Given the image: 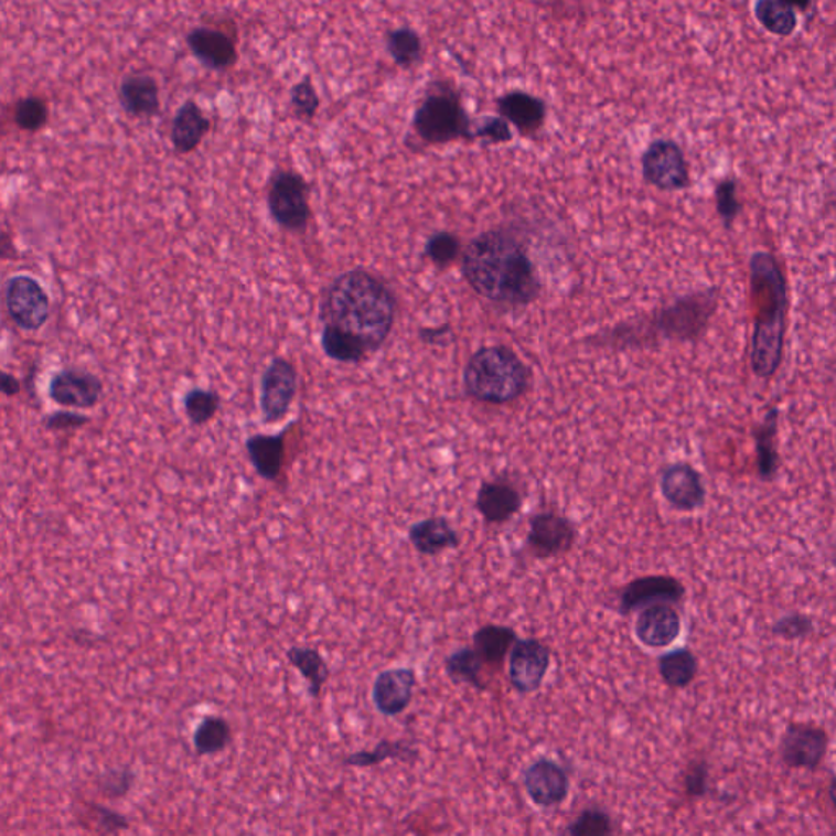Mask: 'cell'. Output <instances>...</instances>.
<instances>
[{"label":"cell","instance_id":"d590c367","mask_svg":"<svg viewBox=\"0 0 836 836\" xmlns=\"http://www.w3.org/2000/svg\"><path fill=\"white\" fill-rule=\"evenodd\" d=\"M50 118L46 100L42 97H25L17 101L13 108V121L22 131L39 132L42 131Z\"/></svg>","mask_w":836,"mask_h":836},{"label":"cell","instance_id":"f907efd6","mask_svg":"<svg viewBox=\"0 0 836 836\" xmlns=\"http://www.w3.org/2000/svg\"><path fill=\"white\" fill-rule=\"evenodd\" d=\"M828 795H830L832 804L836 808V774L830 778V784H828Z\"/></svg>","mask_w":836,"mask_h":836},{"label":"cell","instance_id":"9a60e30c","mask_svg":"<svg viewBox=\"0 0 836 836\" xmlns=\"http://www.w3.org/2000/svg\"><path fill=\"white\" fill-rule=\"evenodd\" d=\"M104 393L100 377L84 369H63L50 383V397L61 407L69 409H92L97 406Z\"/></svg>","mask_w":836,"mask_h":836},{"label":"cell","instance_id":"f1b7e54d","mask_svg":"<svg viewBox=\"0 0 836 836\" xmlns=\"http://www.w3.org/2000/svg\"><path fill=\"white\" fill-rule=\"evenodd\" d=\"M516 641L518 637L512 628L489 624V626L481 628L475 632L474 649L485 664L499 667L505 661L506 655L512 652Z\"/></svg>","mask_w":836,"mask_h":836},{"label":"cell","instance_id":"4fadbf2b","mask_svg":"<svg viewBox=\"0 0 836 836\" xmlns=\"http://www.w3.org/2000/svg\"><path fill=\"white\" fill-rule=\"evenodd\" d=\"M576 538L577 529L572 522L556 513H538L529 519L528 546L539 559L569 553Z\"/></svg>","mask_w":836,"mask_h":836},{"label":"cell","instance_id":"ac0fdd59","mask_svg":"<svg viewBox=\"0 0 836 836\" xmlns=\"http://www.w3.org/2000/svg\"><path fill=\"white\" fill-rule=\"evenodd\" d=\"M526 793L544 808L562 804L569 795V776L556 761L539 758L523 774Z\"/></svg>","mask_w":836,"mask_h":836},{"label":"cell","instance_id":"277c9868","mask_svg":"<svg viewBox=\"0 0 836 836\" xmlns=\"http://www.w3.org/2000/svg\"><path fill=\"white\" fill-rule=\"evenodd\" d=\"M479 121L468 114L462 92L451 81L435 79L425 88L414 110L412 129L428 146L454 141H475Z\"/></svg>","mask_w":836,"mask_h":836},{"label":"cell","instance_id":"52a82bcc","mask_svg":"<svg viewBox=\"0 0 836 836\" xmlns=\"http://www.w3.org/2000/svg\"><path fill=\"white\" fill-rule=\"evenodd\" d=\"M719 296L716 290L699 291L678 299L658 318V329L668 339L695 340L705 334L716 314Z\"/></svg>","mask_w":836,"mask_h":836},{"label":"cell","instance_id":"7bdbcfd3","mask_svg":"<svg viewBox=\"0 0 836 836\" xmlns=\"http://www.w3.org/2000/svg\"><path fill=\"white\" fill-rule=\"evenodd\" d=\"M135 771L131 768L104 771L98 778V787L108 797H124L135 784Z\"/></svg>","mask_w":836,"mask_h":836},{"label":"cell","instance_id":"b9f144b4","mask_svg":"<svg viewBox=\"0 0 836 836\" xmlns=\"http://www.w3.org/2000/svg\"><path fill=\"white\" fill-rule=\"evenodd\" d=\"M460 239L451 233L435 234L428 239L427 247H425V254L438 267H447L460 255Z\"/></svg>","mask_w":836,"mask_h":836},{"label":"cell","instance_id":"d6a6232c","mask_svg":"<svg viewBox=\"0 0 836 836\" xmlns=\"http://www.w3.org/2000/svg\"><path fill=\"white\" fill-rule=\"evenodd\" d=\"M233 740L229 722L221 716L203 717L193 733V746L199 754H216L226 750Z\"/></svg>","mask_w":836,"mask_h":836},{"label":"cell","instance_id":"1f68e13d","mask_svg":"<svg viewBox=\"0 0 836 836\" xmlns=\"http://www.w3.org/2000/svg\"><path fill=\"white\" fill-rule=\"evenodd\" d=\"M387 54L400 69H410L424 57V40L412 26L389 30L384 39Z\"/></svg>","mask_w":836,"mask_h":836},{"label":"cell","instance_id":"ab89813d","mask_svg":"<svg viewBox=\"0 0 836 836\" xmlns=\"http://www.w3.org/2000/svg\"><path fill=\"white\" fill-rule=\"evenodd\" d=\"M290 100L299 120H314L319 108H321V98H319L318 90L309 77L293 85L290 92Z\"/></svg>","mask_w":836,"mask_h":836},{"label":"cell","instance_id":"bcb514c9","mask_svg":"<svg viewBox=\"0 0 836 836\" xmlns=\"http://www.w3.org/2000/svg\"><path fill=\"white\" fill-rule=\"evenodd\" d=\"M88 418L73 412H57L46 418L47 430L64 431L84 427Z\"/></svg>","mask_w":836,"mask_h":836},{"label":"cell","instance_id":"4316f807","mask_svg":"<svg viewBox=\"0 0 836 836\" xmlns=\"http://www.w3.org/2000/svg\"><path fill=\"white\" fill-rule=\"evenodd\" d=\"M778 417L780 414L776 409L768 410L767 417L758 425L757 433H754L758 475L764 482L773 481L780 468V454L776 450Z\"/></svg>","mask_w":836,"mask_h":836},{"label":"cell","instance_id":"2e32d148","mask_svg":"<svg viewBox=\"0 0 836 836\" xmlns=\"http://www.w3.org/2000/svg\"><path fill=\"white\" fill-rule=\"evenodd\" d=\"M686 588L675 577H639L623 588L620 594V611L623 614L641 611L654 603H679L685 598Z\"/></svg>","mask_w":836,"mask_h":836},{"label":"cell","instance_id":"3957f363","mask_svg":"<svg viewBox=\"0 0 836 836\" xmlns=\"http://www.w3.org/2000/svg\"><path fill=\"white\" fill-rule=\"evenodd\" d=\"M750 281L757 318L752 336V369L761 379H770L783 362L786 283L773 255L754 251L750 258Z\"/></svg>","mask_w":836,"mask_h":836},{"label":"cell","instance_id":"cb8c5ba5","mask_svg":"<svg viewBox=\"0 0 836 836\" xmlns=\"http://www.w3.org/2000/svg\"><path fill=\"white\" fill-rule=\"evenodd\" d=\"M485 522L501 525L508 522L522 508V495L508 482L492 481L482 484L475 501Z\"/></svg>","mask_w":836,"mask_h":836},{"label":"cell","instance_id":"30bf717a","mask_svg":"<svg viewBox=\"0 0 836 836\" xmlns=\"http://www.w3.org/2000/svg\"><path fill=\"white\" fill-rule=\"evenodd\" d=\"M827 730L807 722H793L784 729L780 740V758L790 770L815 771L827 758Z\"/></svg>","mask_w":836,"mask_h":836},{"label":"cell","instance_id":"7402d4cb","mask_svg":"<svg viewBox=\"0 0 836 836\" xmlns=\"http://www.w3.org/2000/svg\"><path fill=\"white\" fill-rule=\"evenodd\" d=\"M121 107L129 117L151 118L161 110V92L154 77L149 74L126 76L118 90Z\"/></svg>","mask_w":836,"mask_h":836},{"label":"cell","instance_id":"9c48e42d","mask_svg":"<svg viewBox=\"0 0 836 836\" xmlns=\"http://www.w3.org/2000/svg\"><path fill=\"white\" fill-rule=\"evenodd\" d=\"M645 182L664 192H675L689 185V168L682 146L673 139H655L641 159Z\"/></svg>","mask_w":836,"mask_h":836},{"label":"cell","instance_id":"ba28073f","mask_svg":"<svg viewBox=\"0 0 836 836\" xmlns=\"http://www.w3.org/2000/svg\"><path fill=\"white\" fill-rule=\"evenodd\" d=\"M6 306L17 328L39 332L51 318V301L40 281L29 275H17L7 281Z\"/></svg>","mask_w":836,"mask_h":836},{"label":"cell","instance_id":"83f0119b","mask_svg":"<svg viewBox=\"0 0 836 836\" xmlns=\"http://www.w3.org/2000/svg\"><path fill=\"white\" fill-rule=\"evenodd\" d=\"M657 664L662 679L672 689L688 688L698 676V657L686 647L675 649L661 655Z\"/></svg>","mask_w":836,"mask_h":836},{"label":"cell","instance_id":"e0dca14e","mask_svg":"<svg viewBox=\"0 0 836 836\" xmlns=\"http://www.w3.org/2000/svg\"><path fill=\"white\" fill-rule=\"evenodd\" d=\"M495 108H497L499 117L515 126L523 138L538 135L546 125V101L533 95L532 92L519 90V88L508 90L497 98Z\"/></svg>","mask_w":836,"mask_h":836},{"label":"cell","instance_id":"7c38bea8","mask_svg":"<svg viewBox=\"0 0 836 836\" xmlns=\"http://www.w3.org/2000/svg\"><path fill=\"white\" fill-rule=\"evenodd\" d=\"M550 667V652L538 639L516 641L510 652L508 676L513 688L523 695L542 688Z\"/></svg>","mask_w":836,"mask_h":836},{"label":"cell","instance_id":"60d3db41","mask_svg":"<svg viewBox=\"0 0 836 836\" xmlns=\"http://www.w3.org/2000/svg\"><path fill=\"white\" fill-rule=\"evenodd\" d=\"M716 208L720 219L726 227H730L742 211L739 199H737L736 179H724L716 186Z\"/></svg>","mask_w":836,"mask_h":836},{"label":"cell","instance_id":"603a6c76","mask_svg":"<svg viewBox=\"0 0 836 836\" xmlns=\"http://www.w3.org/2000/svg\"><path fill=\"white\" fill-rule=\"evenodd\" d=\"M211 129V121L195 100H186L176 110L170 126V141L179 154H192Z\"/></svg>","mask_w":836,"mask_h":836},{"label":"cell","instance_id":"e575fe53","mask_svg":"<svg viewBox=\"0 0 836 836\" xmlns=\"http://www.w3.org/2000/svg\"><path fill=\"white\" fill-rule=\"evenodd\" d=\"M416 754L417 753L414 752L410 747H407L406 743L384 740V742H381L375 750L349 754V757L343 760V763L356 768L376 767V764L390 760V758L410 761Z\"/></svg>","mask_w":836,"mask_h":836},{"label":"cell","instance_id":"44dd1931","mask_svg":"<svg viewBox=\"0 0 836 836\" xmlns=\"http://www.w3.org/2000/svg\"><path fill=\"white\" fill-rule=\"evenodd\" d=\"M193 56L213 71H226L239 60L236 43L221 30L199 26L186 35Z\"/></svg>","mask_w":836,"mask_h":836},{"label":"cell","instance_id":"5bb4252c","mask_svg":"<svg viewBox=\"0 0 836 836\" xmlns=\"http://www.w3.org/2000/svg\"><path fill=\"white\" fill-rule=\"evenodd\" d=\"M661 491L665 501L678 512H695L706 502L701 474L688 462H675L662 471Z\"/></svg>","mask_w":836,"mask_h":836},{"label":"cell","instance_id":"8d00e7d4","mask_svg":"<svg viewBox=\"0 0 836 836\" xmlns=\"http://www.w3.org/2000/svg\"><path fill=\"white\" fill-rule=\"evenodd\" d=\"M219 396L213 390L192 389L185 396V414L192 425H205L219 410Z\"/></svg>","mask_w":836,"mask_h":836},{"label":"cell","instance_id":"4dcf8cb0","mask_svg":"<svg viewBox=\"0 0 836 836\" xmlns=\"http://www.w3.org/2000/svg\"><path fill=\"white\" fill-rule=\"evenodd\" d=\"M754 17L767 32L780 39H787L797 29V13L784 0H757Z\"/></svg>","mask_w":836,"mask_h":836},{"label":"cell","instance_id":"5b68a950","mask_svg":"<svg viewBox=\"0 0 836 836\" xmlns=\"http://www.w3.org/2000/svg\"><path fill=\"white\" fill-rule=\"evenodd\" d=\"M525 363L505 346H485L472 355L464 369V389L474 399L508 404L528 389Z\"/></svg>","mask_w":836,"mask_h":836},{"label":"cell","instance_id":"836d02e7","mask_svg":"<svg viewBox=\"0 0 836 836\" xmlns=\"http://www.w3.org/2000/svg\"><path fill=\"white\" fill-rule=\"evenodd\" d=\"M482 662L484 661L474 647H462L448 655L444 667L454 682L468 683L474 688L485 689L481 678Z\"/></svg>","mask_w":836,"mask_h":836},{"label":"cell","instance_id":"681fc988","mask_svg":"<svg viewBox=\"0 0 836 836\" xmlns=\"http://www.w3.org/2000/svg\"><path fill=\"white\" fill-rule=\"evenodd\" d=\"M784 2L790 3L802 13H807L814 7V0H784Z\"/></svg>","mask_w":836,"mask_h":836},{"label":"cell","instance_id":"484cf974","mask_svg":"<svg viewBox=\"0 0 836 836\" xmlns=\"http://www.w3.org/2000/svg\"><path fill=\"white\" fill-rule=\"evenodd\" d=\"M247 454L255 471L265 481L280 478L285 461V433L254 435L246 443Z\"/></svg>","mask_w":836,"mask_h":836},{"label":"cell","instance_id":"c3c4849f","mask_svg":"<svg viewBox=\"0 0 836 836\" xmlns=\"http://www.w3.org/2000/svg\"><path fill=\"white\" fill-rule=\"evenodd\" d=\"M0 389H2V393L6 394L7 397H12L20 393L22 386H20V381L17 379L15 376L9 375V373H2V375H0Z\"/></svg>","mask_w":836,"mask_h":836},{"label":"cell","instance_id":"ffe728a7","mask_svg":"<svg viewBox=\"0 0 836 836\" xmlns=\"http://www.w3.org/2000/svg\"><path fill=\"white\" fill-rule=\"evenodd\" d=\"M417 686V675L412 668H389L376 676L373 685V703L377 711L387 717H396L409 708Z\"/></svg>","mask_w":836,"mask_h":836},{"label":"cell","instance_id":"6da1fadb","mask_svg":"<svg viewBox=\"0 0 836 836\" xmlns=\"http://www.w3.org/2000/svg\"><path fill=\"white\" fill-rule=\"evenodd\" d=\"M321 343L340 363H360L386 342L396 321V299L366 270L336 277L321 302Z\"/></svg>","mask_w":836,"mask_h":836},{"label":"cell","instance_id":"d4e9b609","mask_svg":"<svg viewBox=\"0 0 836 836\" xmlns=\"http://www.w3.org/2000/svg\"><path fill=\"white\" fill-rule=\"evenodd\" d=\"M409 539L418 553L425 556H437L447 549L460 546V535L447 518L421 519L409 529Z\"/></svg>","mask_w":836,"mask_h":836},{"label":"cell","instance_id":"d6986e66","mask_svg":"<svg viewBox=\"0 0 836 836\" xmlns=\"http://www.w3.org/2000/svg\"><path fill=\"white\" fill-rule=\"evenodd\" d=\"M635 637L649 649H665L682 634V617L673 603L642 608L634 624Z\"/></svg>","mask_w":836,"mask_h":836},{"label":"cell","instance_id":"74e56055","mask_svg":"<svg viewBox=\"0 0 836 836\" xmlns=\"http://www.w3.org/2000/svg\"><path fill=\"white\" fill-rule=\"evenodd\" d=\"M814 632V620L801 611L783 614L771 624V634L784 641H802Z\"/></svg>","mask_w":836,"mask_h":836},{"label":"cell","instance_id":"f35d334b","mask_svg":"<svg viewBox=\"0 0 836 836\" xmlns=\"http://www.w3.org/2000/svg\"><path fill=\"white\" fill-rule=\"evenodd\" d=\"M613 821L607 812L587 808L567 827L570 836H604L613 834Z\"/></svg>","mask_w":836,"mask_h":836},{"label":"cell","instance_id":"ee69618b","mask_svg":"<svg viewBox=\"0 0 836 836\" xmlns=\"http://www.w3.org/2000/svg\"><path fill=\"white\" fill-rule=\"evenodd\" d=\"M709 790V767L705 760L689 764L685 774V791L688 797H705Z\"/></svg>","mask_w":836,"mask_h":836},{"label":"cell","instance_id":"7a4b0ae2","mask_svg":"<svg viewBox=\"0 0 836 836\" xmlns=\"http://www.w3.org/2000/svg\"><path fill=\"white\" fill-rule=\"evenodd\" d=\"M462 267L475 293L501 304H528L542 290L525 246L505 231L475 237L464 251Z\"/></svg>","mask_w":836,"mask_h":836},{"label":"cell","instance_id":"8fae6325","mask_svg":"<svg viewBox=\"0 0 836 836\" xmlns=\"http://www.w3.org/2000/svg\"><path fill=\"white\" fill-rule=\"evenodd\" d=\"M298 393V369L290 360L275 358L265 369L260 386V409L267 424L283 420Z\"/></svg>","mask_w":836,"mask_h":836},{"label":"cell","instance_id":"7dc6e473","mask_svg":"<svg viewBox=\"0 0 836 836\" xmlns=\"http://www.w3.org/2000/svg\"><path fill=\"white\" fill-rule=\"evenodd\" d=\"M95 808V814L98 817V824L107 832H120L128 828V821L121 814L110 811V808L101 807V805H92Z\"/></svg>","mask_w":836,"mask_h":836},{"label":"cell","instance_id":"8992f818","mask_svg":"<svg viewBox=\"0 0 836 836\" xmlns=\"http://www.w3.org/2000/svg\"><path fill=\"white\" fill-rule=\"evenodd\" d=\"M268 211L278 226L290 231H304L311 219L309 185L301 173L278 170L268 186Z\"/></svg>","mask_w":836,"mask_h":836},{"label":"cell","instance_id":"f6af8a7d","mask_svg":"<svg viewBox=\"0 0 836 836\" xmlns=\"http://www.w3.org/2000/svg\"><path fill=\"white\" fill-rule=\"evenodd\" d=\"M478 135L479 139H485L491 144H505L513 139L510 124L502 117H484L479 120Z\"/></svg>","mask_w":836,"mask_h":836},{"label":"cell","instance_id":"f546056e","mask_svg":"<svg viewBox=\"0 0 836 836\" xmlns=\"http://www.w3.org/2000/svg\"><path fill=\"white\" fill-rule=\"evenodd\" d=\"M287 658L301 673L302 678L308 682L309 696L319 698L322 686L325 685L329 675H331L328 662L322 657L321 652L311 647H291L287 652Z\"/></svg>","mask_w":836,"mask_h":836}]
</instances>
